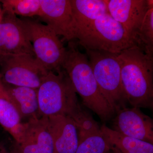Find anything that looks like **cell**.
<instances>
[{
    "label": "cell",
    "instance_id": "cell-6",
    "mask_svg": "<svg viewBox=\"0 0 153 153\" xmlns=\"http://www.w3.org/2000/svg\"><path fill=\"white\" fill-rule=\"evenodd\" d=\"M33 46L36 60L48 72L62 68L66 48L49 27L37 21L21 19Z\"/></svg>",
    "mask_w": 153,
    "mask_h": 153
},
{
    "label": "cell",
    "instance_id": "cell-15",
    "mask_svg": "<svg viewBox=\"0 0 153 153\" xmlns=\"http://www.w3.org/2000/svg\"><path fill=\"white\" fill-rule=\"evenodd\" d=\"M3 84L22 120L39 117L37 89Z\"/></svg>",
    "mask_w": 153,
    "mask_h": 153
},
{
    "label": "cell",
    "instance_id": "cell-14",
    "mask_svg": "<svg viewBox=\"0 0 153 153\" xmlns=\"http://www.w3.org/2000/svg\"><path fill=\"white\" fill-rule=\"evenodd\" d=\"M74 18L75 39L93 21L108 13L106 0H70Z\"/></svg>",
    "mask_w": 153,
    "mask_h": 153
},
{
    "label": "cell",
    "instance_id": "cell-11",
    "mask_svg": "<svg viewBox=\"0 0 153 153\" xmlns=\"http://www.w3.org/2000/svg\"><path fill=\"white\" fill-rule=\"evenodd\" d=\"M106 2L110 15L123 26L136 46L137 34L145 15L150 9L148 0H106Z\"/></svg>",
    "mask_w": 153,
    "mask_h": 153
},
{
    "label": "cell",
    "instance_id": "cell-10",
    "mask_svg": "<svg viewBox=\"0 0 153 153\" xmlns=\"http://www.w3.org/2000/svg\"><path fill=\"white\" fill-rule=\"evenodd\" d=\"M38 17L54 31L68 41L75 39L74 18L70 0H41Z\"/></svg>",
    "mask_w": 153,
    "mask_h": 153
},
{
    "label": "cell",
    "instance_id": "cell-17",
    "mask_svg": "<svg viewBox=\"0 0 153 153\" xmlns=\"http://www.w3.org/2000/svg\"><path fill=\"white\" fill-rule=\"evenodd\" d=\"M100 129L110 144L122 153H153L152 144L125 135L105 124Z\"/></svg>",
    "mask_w": 153,
    "mask_h": 153
},
{
    "label": "cell",
    "instance_id": "cell-23",
    "mask_svg": "<svg viewBox=\"0 0 153 153\" xmlns=\"http://www.w3.org/2000/svg\"><path fill=\"white\" fill-rule=\"evenodd\" d=\"M10 151L11 153H21L18 150V149H17L16 147V146L15 145L13 147V148L11 149Z\"/></svg>",
    "mask_w": 153,
    "mask_h": 153
},
{
    "label": "cell",
    "instance_id": "cell-3",
    "mask_svg": "<svg viewBox=\"0 0 153 153\" xmlns=\"http://www.w3.org/2000/svg\"><path fill=\"white\" fill-rule=\"evenodd\" d=\"M61 68L86 107L103 121L109 120L113 117L115 111L100 92L87 55L79 51L73 41L68 42Z\"/></svg>",
    "mask_w": 153,
    "mask_h": 153
},
{
    "label": "cell",
    "instance_id": "cell-21",
    "mask_svg": "<svg viewBox=\"0 0 153 153\" xmlns=\"http://www.w3.org/2000/svg\"><path fill=\"white\" fill-rule=\"evenodd\" d=\"M0 153H11L8 149L5 144L3 142L0 141Z\"/></svg>",
    "mask_w": 153,
    "mask_h": 153
},
{
    "label": "cell",
    "instance_id": "cell-4",
    "mask_svg": "<svg viewBox=\"0 0 153 153\" xmlns=\"http://www.w3.org/2000/svg\"><path fill=\"white\" fill-rule=\"evenodd\" d=\"M100 92L116 113L128 102L122 82L117 54L105 51L85 50Z\"/></svg>",
    "mask_w": 153,
    "mask_h": 153
},
{
    "label": "cell",
    "instance_id": "cell-1",
    "mask_svg": "<svg viewBox=\"0 0 153 153\" xmlns=\"http://www.w3.org/2000/svg\"><path fill=\"white\" fill-rule=\"evenodd\" d=\"M39 116L61 115L72 119L79 128L91 117L81 108L76 93L65 71H49L37 89Z\"/></svg>",
    "mask_w": 153,
    "mask_h": 153
},
{
    "label": "cell",
    "instance_id": "cell-12",
    "mask_svg": "<svg viewBox=\"0 0 153 153\" xmlns=\"http://www.w3.org/2000/svg\"><path fill=\"white\" fill-rule=\"evenodd\" d=\"M113 129L120 133L153 144V122L139 108L125 107L117 112Z\"/></svg>",
    "mask_w": 153,
    "mask_h": 153
},
{
    "label": "cell",
    "instance_id": "cell-16",
    "mask_svg": "<svg viewBox=\"0 0 153 153\" xmlns=\"http://www.w3.org/2000/svg\"><path fill=\"white\" fill-rule=\"evenodd\" d=\"M22 120L0 76V125L16 141L22 128Z\"/></svg>",
    "mask_w": 153,
    "mask_h": 153
},
{
    "label": "cell",
    "instance_id": "cell-19",
    "mask_svg": "<svg viewBox=\"0 0 153 153\" xmlns=\"http://www.w3.org/2000/svg\"><path fill=\"white\" fill-rule=\"evenodd\" d=\"M136 46L149 55H153V8L147 12L135 41Z\"/></svg>",
    "mask_w": 153,
    "mask_h": 153
},
{
    "label": "cell",
    "instance_id": "cell-22",
    "mask_svg": "<svg viewBox=\"0 0 153 153\" xmlns=\"http://www.w3.org/2000/svg\"><path fill=\"white\" fill-rule=\"evenodd\" d=\"M111 153H122L117 148L112 145H111Z\"/></svg>",
    "mask_w": 153,
    "mask_h": 153
},
{
    "label": "cell",
    "instance_id": "cell-18",
    "mask_svg": "<svg viewBox=\"0 0 153 153\" xmlns=\"http://www.w3.org/2000/svg\"><path fill=\"white\" fill-rule=\"evenodd\" d=\"M78 130V145L75 153H111V145L98 124Z\"/></svg>",
    "mask_w": 153,
    "mask_h": 153
},
{
    "label": "cell",
    "instance_id": "cell-24",
    "mask_svg": "<svg viewBox=\"0 0 153 153\" xmlns=\"http://www.w3.org/2000/svg\"><path fill=\"white\" fill-rule=\"evenodd\" d=\"M0 13H1V12H0Z\"/></svg>",
    "mask_w": 153,
    "mask_h": 153
},
{
    "label": "cell",
    "instance_id": "cell-8",
    "mask_svg": "<svg viewBox=\"0 0 153 153\" xmlns=\"http://www.w3.org/2000/svg\"><path fill=\"white\" fill-rule=\"evenodd\" d=\"M27 54L35 57L21 19L11 11L0 13V55Z\"/></svg>",
    "mask_w": 153,
    "mask_h": 153
},
{
    "label": "cell",
    "instance_id": "cell-9",
    "mask_svg": "<svg viewBox=\"0 0 153 153\" xmlns=\"http://www.w3.org/2000/svg\"><path fill=\"white\" fill-rule=\"evenodd\" d=\"M15 146L21 153H54L47 117H36L23 123Z\"/></svg>",
    "mask_w": 153,
    "mask_h": 153
},
{
    "label": "cell",
    "instance_id": "cell-7",
    "mask_svg": "<svg viewBox=\"0 0 153 153\" xmlns=\"http://www.w3.org/2000/svg\"><path fill=\"white\" fill-rule=\"evenodd\" d=\"M48 72L32 55H0V76L4 84L38 89Z\"/></svg>",
    "mask_w": 153,
    "mask_h": 153
},
{
    "label": "cell",
    "instance_id": "cell-5",
    "mask_svg": "<svg viewBox=\"0 0 153 153\" xmlns=\"http://www.w3.org/2000/svg\"><path fill=\"white\" fill-rule=\"evenodd\" d=\"M75 39L85 50L105 51L115 54L136 46L123 26L109 13L93 21L78 33Z\"/></svg>",
    "mask_w": 153,
    "mask_h": 153
},
{
    "label": "cell",
    "instance_id": "cell-13",
    "mask_svg": "<svg viewBox=\"0 0 153 153\" xmlns=\"http://www.w3.org/2000/svg\"><path fill=\"white\" fill-rule=\"evenodd\" d=\"M54 143V153H75L78 145V130L69 117L58 115L47 117Z\"/></svg>",
    "mask_w": 153,
    "mask_h": 153
},
{
    "label": "cell",
    "instance_id": "cell-20",
    "mask_svg": "<svg viewBox=\"0 0 153 153\" xmlns=\"http://www.w3.org/2000/svg\"><path fill=\"white\" fill-rule=\"evenodd\" d=\"M1 1L3 9L11 11L16 16H38L41 12V0H4Z\"/></svg>",
    "mask_w": 153,
    "mask_h": 153
},
{
    "label": "cell",
    "instance_id": "cell-2",
    "mask_svg": "<svg viewBox=\"0 0 153 153\" xmlns=\"http://www.w3.org/2000/svg\"><path fill=\"white\" fill-rule=\"evenodd\" d=\"M128 102L133 107H153V57L137 46L117 54Z\"/></svg>",
    "mask_w": 153,
    "mask_h": 153
}]
</instances>
